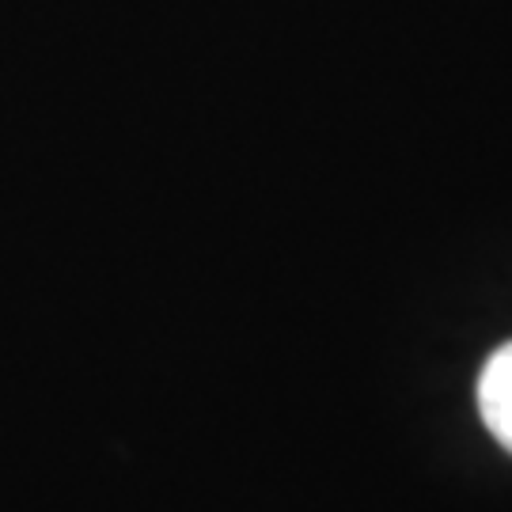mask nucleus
<instances>
[{"instance_id":"f257e3e1","label":"nucleus","mask_w":512,"mask_h":512,"mask_svg":"<svg viewBox=\"0 0 512 512\" xmlns=\"http://www.w3.org/2000/svg\"><path fill=\"white\" fill-rule=\"evenodd\" d=\"M478 414L494 440L512 456V342L490 353L478 376Z\"/></svg>"}]
</instances>
